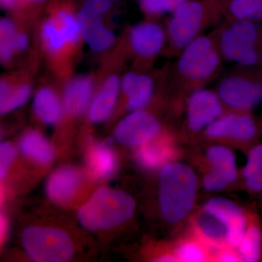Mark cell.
Returning <instances> with one entry per match:
<instances>
[{
	"mask_svg": "<svg viewBox=\"0 0 262 262\" xmlns=\"http://www.w3.org/2000/svg\"><path fill=\"white\" fill-rule=\"evenodd\" d=\"M76 0H49L39 27V42L53 75L62 83L73 76L84 42Z\"/></svg>",
	"mask_w": 262,
	"mask_h": 262,
	"instance_id": "6da1fadb",
	"label": "cell"
},
{
	"mask_svg": "<svg viewBox=\"0 0 262 262\" xmlns=\"http://www.w3.org/2000/svg\"><path fill=\"white\" fill-rule=\"evenodd\" d=\"M169 63L168 91L177 103L185 106L188 97L207 88L223 74L224 60L211 31L187 46Z\"/></svg>",
	"mask_w": 262,
	"mask_h": 262,
	"instance_id": "7a4b0ae2",
	"label": "cell"
},
{
	"mask_svg": "<svg viewBox=\"0 0 262 262\" xmlns=\"http://www.w3.org/2000/svg\"><path fill=\"white\" fill-rule=\"evenodd\" d=\"M224 0H189L170 13L165 24L167 45L164 55L178 56L187 46L225 20Z\"/></svg>",
	"mask_w": 262,
	"mask_h": 262,
	"instance_id": "3957f363",
	"label": "cell"
},
{
	"mask_svg": "<svg viewBox=\"0 0 262 262\" xmlns=\"http://www.w3.org/2000/svg\"><path fill=\"white\" fill-rule=\"evenodd\" d=\"M213 31L224 61L234 67L262 66L261 22L225 20Z\"/></svg>",
	"mask_w": 262,
	"mask_h": 262,
	"instance_id": "277c9868",
	"label": "cell"
},
{
	"mask_svg": "<svg viewBox=\"0 0 262 262\" xmlns=\"http://www.w3.org/2000/svg\"><path fill=\"white\" fill-rule=\"evenodd\" d=\"M198 181L194 172L184 164L163 167L160 179V208L170 222L182 220L189 213L195 199Z\"/></svg>",
	"mask_w": 262,
	"mask_h": 262,
	"instance_id": "5b68a950",
	"label": "cell"
},
{
	"mask_svg": "<svg viewBox=\"0 0 262 262\" xmlns=\"http://www.w3.org/2000/svg\"><path fill=\"white\" fill-rule=\"evenodd\" d=\"M135 208V201L126 192L100 188L80 208L79 220L89 230L110 229L130 220Z\"/></svg>",
	"mask_w": 262,
	"mask_h": 262,
	"instance_id": "8992f818",
	"label": "cell"
},
{
	"mask_svg": "<svg viewBox=\"0 0 262 262\" xmlns=\"http://www.w3.org/2000/svg\"><path fill=\"white\" fill-rule=\"evenodd\" d=\"M215 91L229 110L251 111L262 104V66L232 67L221 75Z\"/></svg>",
	"mask_w": 262,
	"mask_h": 262,
	"instance_id": "52a82bcc",
	"label": "cell"
},
{
	"mask_svg": "<svg viewBox=\"0 0 262 262\" xmlns=\"http://www.w3.org/2000/svg\"><path fill=\"white\" fill-rule=\"evenodd\" d=\"M167 45L165 26L148 19L132 26L124 37V49L134 61L133 70L149 72L157 58L164 54Z\"/></svg>",
	"mask_w": 262,
	"mask_h": 262,
	"instance_id": "ba28073f",
	"label": "cell"
},
{
	"mask_svg": "<svg viewBox=\"0 0 262 262\" xmlns=\"http://www.w3.org/2000/svg\"><path fill=\"white\" fill-rule=\"evenodd\" d=\"M22 241L33 260L39 262H64L73 256L72 239L60 229L31 227L24 231Z\"/></svg>",
	"mask_w": 262,
	"mask_h": 262,
	"instance_id": "9c48e42d",
	"label": "cell"
},
{
	"mask_svg": "<svg viewBox=\"0 0 262 262\" xmlns=\"http://www.w3.org/2000/svg\"><path fill=\"white\" fill-rule=\"evenodd\" d=\"M186 123L191 133L204 131L226 113V106L217 91L205 88L192 93L185 103Z\"/></svg>",
	"mask_w": 262,
	"mask_h": 262,
	"instance_id": "30bf717a",
	"label": "cell"
},
{
	"mask_svg": "<svg viewBox=\"0 0 262 262\" xmlns=\"http://www.w3.org/2000/svg\"><path fill=\"white\" fill-rule=\"evenodd\" d=\"M161 131L158 117L143 108L131 112L122 120L115 129V136L124 145L140 146L156 137Z\"/></svg>",
	"mask_w": 262,
	"mask_h": 262,
	"instance_id": "8fae6325",
	"label": "cell"
},
{
	"mask_svg": "<svg viewBox=\"0 0 262 262\" xmlns=\"http://www.w3.org/2000/svg\"><path fill=\"white\" fill-rule=\"evenodd\" d=\"M203 132L209 139L248 141L256 136L257 125L248 112L229 110Z\"/></svg>",
	"mask_w": 262,
	"mask_h": 262,
	"instance_id": "7c38bea8",
	"label": "cell"
},
{
	"mask_svg": "<svg viewBox=\"0 0 262 262\" xmlns=\"http://www.w3.org/2000/svg\"><path fill=\"white\" fill-rule=\"evenodd\" d=\"M159 80H156L149 72L133 70L125 73L121 79L120 94L125 98L127 110L134 112L147 106L154 98Z\"/></svg>",
	"mask_w": 262,
	"mask_h": 262,
	"instance_id": "4fadbf2b",
	"label": "cell"
},
{
	"mask_svg": "<svg viewBox=\"0 0 262 262\" xmlns=\"http://www.w3.org/2000/svg\"><path fill=\"white\" fill-rule=\"evenodd\" d=\"M203 211L213 215L227 227L229 246L238 247L247 230V219L243 210L229 200L214 198L207 202Z\"/></svg>",
	"mask_w": 262,
	"mask_h": 262,
	"instance_id": "5bb4252c",
	"label": "cell"
},
{
	"mask_svg": "<svg viewBox=\"0 0 262 262\" xmlns=\"http://www.w3.org/2000/svg\"><path fill=\"white\" fill-rule=\"evenodd\" d=\"M104 17L82 5L79 6L78 18L84 42L98 53L108 51L116 42L113 31L105 23Z\"/></svg>",
	"mask_w": 262,
	"mask_h": 262,
	"instance_id": "9a60e30c",
	"label": "cell"
},
{
	"mask_svg": "<svg viewBox=\"0 0 262 262\" xmlns=\"http://www.w3.org/2000/svg\"><path fill=\"white\" fill-rule=\"evenodd\" d=\"M20 22L13 16L0 20V59L3 65H11L29 48L28 34L20 27Z\"/></svg>",
	"mask_w": 262,
	"mask_h": 262,
	"instance_id": "2e32d148",
	"label": "cell"
},
{
	"mask_svg": "<svg viewBox=\"0 0 262 262\" xmlns=\"http://www.w3.org/2000/svg\"><path fill=\"white\" fill-rule=\"evenodd\" d=\"M64 84L63 112L70 117L80 116L91 103L95 77L91 75L72 77Z\"/></svg>",
	"mask_w": 262,
	"mask_h": 262,
	"instance_id": "e0dca14e",
	"label": "cell"
},
{
	"mask_svg": "<svg viewBox=\"0 0 262 262\" xmlns=\"http://www.w3.org/2000/svg\"><path fill=\"white\" fill-rule=\"evenodd\" d=\"M32 93V82L27 74L16 72L1 79L0 113H10L27 102Z\"/></svg>",
	"mask_w": 262,
	"mask_h": 262,
	"instance_id": "ac0fdd59",
	"label": "cell"
},
{
	"mask_svg": "<svg viewBox=\"0 0 262 262\" xmlns=\"http://www.w3.org/2000/svg\"><path fill=\"white\" fill-rule=\"evenodd\" d=\"M120 85L121 79L116 74L108 76L103 81L90 105L89 117L91 122L98 123L110 117L120 96Z\"/></svg>",
	"mask_w": 262,
	"mask_h": 262,
	"instance_id": "d6986e66",
	"label": "cell"
},
{
	"mask_svg": "<svg viewBox=\"0 0 262 262\" xmlns=\"http://www.w3.org/2000/svg\"><path fill=\"white\" fill-rule=\"evenodd\" d=\"M138 161L145 168L154 169L166 163L173 154V145L168 134L163 132L139 146Z\"/></svg>",
	"mask_w": 262,
	"mask_h": 262,
	"instance_id": "ffe728a7",
	"label": "cell"
},
{
	"mask_svg": "<svg viewBox=\"0 0 262 262\" xmlns=\"http://www.w3.org/2000/svg\"><path fill=\"white\" fill-rule=\"evenodd\" d=\"M80 175L75 169L64 167L54 172L47 183L48 195L52 201L63 203L69 201L79 187Z\"/></svg>",
	"mask_w": 262,
	"mask_h": 262,
	"instance_id": "44dd1931",
	"label": "cell"
},
{
	"mask_svg": "<svg viewBox=\"0 0 262 262\" xmlns=\"http://www.w3.org/2000/svg\"><path fill=\"white\" fill-rule=\"evenodd\" d=\"M33 108L37 118L48 125L58 123L63 114V104L58 94L50 86L38 90L34 96Z\"/></svg>",
	"mask_w": 262,
	"mask_h": 262,
	"instance_id": "7402d4cb",
	"label": "cell"
},
{
	"mask_svg": "<svg viewBox=\"0 0 262 262\" xmlns=\"http://www.w3.org/2000/svg\"><path fill=\"white\" fill-rule=\"evenodd\" d=\"M196 229L201 241L208 246L215 248L229 246L227 227L210 213L203 211L196 220Z\"/></svg>",
	"mask_w": 262,
	"mask_h": 262,
	"instance_id": "603a6c76",
	"label": "cell"
},
{
	"mask_svg": "<svg viewBox=\"0 0 262 262\" xmlns=\"http://www.w3.org/2000/svg\"><path fill=\"white\" fill-rule=\"evenodd\" d=\"M211 170L220 176L227 185L237 178L235 158L230 149L224 146H213L207 151Z\"/></svg>",
	"mask_w": 262,
	"mask_h": 262,
	"instance_id": "cb8c5ba5",
	"label": "cell"
},
{
	"mask_svg": "<svg viewBox=\"0 0 262 262\" xmlns=\"http://www.w3.org/2000/svg\"><path fill=\"white\" fill-rule=\"evenodd\" d=\"M20 148L26 156L41 164L51 163L54 155L51 144L36 130L28 131L22 136Z\"/></svg>",
	"mask_w": 262,
	"mask_h": 262,
	"instance_id": "d4e9b609",
	"label": "cell"
},
{
	"mask_svg": "<svg viewBox=\"0 0 262 262\" xmlns=\"http://www.w3.org/2000/svg\"><path fill=\"white\" fill-rule=\"evenodd\" d=\"M225 20L262 22V0H224Z\"/></svg>",
	"mask_w": 262,
	"mask_h": 262,
	"instance_id": "484cf974",
	"label": "cell"
},
{
	"mask_svg": "<svg viewBox=\"0 0 262 262\" xmlns=\"http://www.w3.org/2000/svg\"><path fill=\"white\" fill-rule=\"evenodd\" d=\"M117 163L116 155L106 144H97L90 151L89 167L97 178H106L111 176L116 168Z\"/></svg>",
	"mask_w": 262,
	"mask_h": 262,
	"instance_id": "4316f807",
	"label": "cell"
},
{
	"mask_svg": "<svg viewBox=\"0 0 262 262\" xmlns=\"http://www.w3.org/2000/svg\"><path fill=\"white\" fill-rule=\"evenodd\" d=\"M261 234L256 227H250L238 246L239 256L243 261H257L261 256Z\"/></svg>",
	"mask_w": 262,
	"mask_h": 262,
	"instance_id": "83f0119b",
	"label": "cell"
},
{
	"mask_svg": "<svg viewBox=\"0 0 262 262\" xmlns=\"http://www.w3.org/2000/svg\"><path fill=\"white\" fill-rule=\"evenodd\" d=\"M189 0H138L139 8L146 18L154 19L173 13Z\"/></svg>",
	"mask_w": 262,
	"mask_h": 262,
	"instance_id": "f1b7e54d",
	"label": "cell"
},
{
	"mask_svg": "<svg viewBox=\"0 0 262 262\" xmlns=\"http://www.w3.org/2000/svg\"><path fill=\"white\" fill-rule=\"evenodd\" d=\"M49 0H14L11 16L20 20L33 19L41 14Z\"/></svg>",
	"mask_w": 262,
	"mask_h": 262,
	"instance_id": "f546056e",
	"label": "cell"
},
{
	"mask_svg": "<svg viewBox=\"0 0 262 262\" xmlns=\"http://www.w3.org/2000/svg\"><path fill=\"white\" fill-rule=\"evenodd\" d=\"M177 257L179 261L201 262L206 259V251L196 242H185L177 248Z\"/></svg>",
	"mask_w": 262,
	"mask_h": 262,
	"instance_id": "4dcf8cb0",
	"label": "cell"
},
{
	"mask_svg": "<svg viewBox=\"0 0 262 262\" xmlns=\"http://www.w3.org/2000/svg\"><path fill=\"white\" fill-rule=\"evenodd\" d=\"M244 175L245 178L262 175V144L251 150L244 168Z\"/></svg>",
	"mask_w": 262,
	"mask_h": 262,
	"instance_id": "1f68e13d",
	"label": "cell"
},
{
	"mask_svg": "<svg viewBox=\"0 0 262 262\" xmlns=\"http://www.w3.org/2000/svg\"><path fill=\"white\" fill-rule=\"evenodd\" d=\"M15 156L14 147L9 143H3L0 146V177L4 178L8 168Z\"/></svg>",
	"mask_w": 262,
	"mask_h": 262,
	"instance_id": "d6a6232c",
	"label": "cell"
},
{
	"mask_svg": "<svg viewBox=\"0 0 262 262\" xmlns=\"http://www.w3.org/2000/svg\"><path fill=\"white\" fill-rule=\"evenodd\" d=\"M203 185L205 189L211 192H217L225 189L227 185V183L223 180L220 176L217 175L214 172L211 171L206 174L203 180Z\"/></svg>",
	"mask_w": 262,
	"mask_h": 262,
	"instance_id": "836d02e7",
	"label": "cell"
},
{
	"mask_svg": "<svg viewBox=\"0 0 262 262\" xmlns=\"http://www.w3.org/2000/svg\"><path fill=\"white\" fill-rule=\"evenodd\" d=\"M217 259L219 261L222 262H235L239 261L241 257L231 250H224L220 253Z\"/></svg>",
	"mask_w": 262,
	"mask_h": 262,
	"instance_id": "e575fe53",
	"label": "cell"
},
{
	"mask_svg": "<svg viewBox=\"0 0 262 262\" xmlns=\"http://www.w3.org/2000/svg\"><path fill=\"white\" fill-rule=\"evenodd\" d=\"M8 229V222L5 215H1V241L6 237L7 232Z\"/></svg>",
	"mask_w": 262,
	"mask_h": 262,
	"instance_id": "d590c367",
	"label": "cell"
},
{
	"mask_svg": "<svg viewBox=\"0 0 262 262\" xmlns=\"http://www.w3.org/2000/svg\"><path fill=\"white\" fill-rule=\"evenodd\" d=\"M160 261H179L178 258L177 256H170V255H166L163 257L160 258Z\"/></svg>",
	"mask_w": 262,
	"mask_h": 262,
	"instance_id": "8d00e7d4",
	"label": "cell"
},
{
	"mask_svg": "<svg viewBox=\"0 0 262 262\" xmlns=\"http://www.w3.org/2000/svg\"><path fill=\"white\" fill-rule=\"evenodd\" d=\"M110 1L113 2V3H118V2L122 1V0H110Z\"/></svg>",
	"mask_w": 262,
	"mask_h": 262,
	"instance_id": "74e56055",
	"label": "cell"
}]
</instances>
